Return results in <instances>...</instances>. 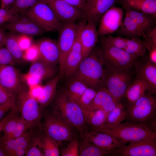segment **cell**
I'll return each mask as SVG.
<instances>
[{"label":"cell","instance_id":"6","mask_svg":"<svg viewBox=\"0 0 156 156\" xmlns=\"http://www.w3.org/2000/svg\"><path fill=\"white\" fill-rule=\"evenodd\" d=\"M125 109L126 121L147 125L156 118V97L147 92Z\"/></svg>","mask_w":156,"mask_h":156},{"label":"cell","instance_id":"18","mask_svg":"<svg viewBox=\"0 0 156 156\" xmlns=\"http://www.w3.org/2000/svg\"><path fill=\"white\" fill-rule=\"evenodd\" d=\"M36 44L39 60L53 66L58 64L60 54L57 41L49 38H44L39 40Z\"/></svg>","mask_w":156,"mask_h":156},{"label":"cell","instance_id":"7","mask_svg":"<svg viewBox=\"0 0 156 156\" xmlns=\"http://www.w3.org/2000/svg\"><path fill=\"white\" fill-rule=\"evenodd\" d=\"M42 122L43 132L58 143L69 141L73 138L72 127L66 121L51 110L44 109Z\"/></svg>","mask_w":156,"mask_h":156},{"label":"cell","instance_id":"48","mask_svg":"<svg viewBox=\"0 0 156 156\" xmlns=\"http://www.w3.org/2000/svg\"><path fill=\"white\" fill-rule=\"evenodd\" d=\"M11 8L16 14L25 13L27 10L25 0H15Z\"/></svg>","mask_w":156,"mask_h":156},{"label":"cell","instance_id":"9","mask_svg":"<svg viewBox=\"0 0 156 156\" xmlns=\"http://www.w3.org/2000/svg\"><path fill=\"white\" fill-rule=\"evenodd\" d=\"M79 29L78 23L69 22L63 23L58 31L57 42L60 54L59 75L60 78L64 75L66 60L76 39Z\"/></svg>","mask_w":156,"mask_h":156},{"label":"cell","instance_id":"31","mask_svg":"<svg viewBox=\"0 0 156 156\" xmlns=\"http://www.w3.org/2000/svg\"><path fill=\"white\" fill-rule=\"evenodd\" d=\"M17 35L10 31L5 34V46L16 62H22L24 60L23 51L18 43Z\"/></svg>","mask_w":156,"mask_h":156},{"label":"cell","instance_id":"23","mask_svg":"<svg viewBox=\"0 0 156 156\" xmlns=\"http://www.w3.org/2000/svg\"><path fill=\"white\" fill-rule=\"evenodd\" d=\"M135 63L138 77L144 80L148 84L149 90L148 93L155 95L156 93V65L148 60L139 64Z\"/></svg>","mask_w":156,"mask_h":156},{"label":"cell","instance_id":"28","mask_svg":"<svg viewBox=\"0 0 156 156\" xmlns=\"http://www.w3.org/2000/svg\"><path fill=\"white\" fill-rule=\"evenodd\" d=\"M125 9L146 13L154 17L156 14V0H122Z\"/></svg>","mask_w":156,"mask_h":156},{"label":"cell","instance_id":"19","mask_svg":"<svg viewBox=\"0 0 156 156\" xmlns=\"http://www.w3.org/2000/svg\"><path fill=\"white\" fill-rule=\"evenodd\" d=\"M83 17L87 21L96 24L103 14L115 3L116 0H86Z\"/></svg>","mask_w":156,"mask_h":156},{"label":"cell","instance_id":"13","mask_svg":"<svg viewBox=\"0 0 156 156\" xmlns=\"http://www.w3.org/2000/svg\"><path fill=\"white\" fill-rule=\"evenodd\" d=\"M62 24L75 23L83 17V12L63 0H44Z\"/></svg>","mask_w":156,"mask_h":156},{"label":"cell","instance_id":"24","mask_svg":"<svg viewBox=\"0 0 156 156\" xmlns=\"http://www.w3.org/2000/svg\"><path fill=\"white\" fill-rule=\"evenodd\" d=\"M120 102L115 98L105 88L103 87L97 91L91 107L100 108L107 114Z\"/></svg>","mask_w":156,"mask_h":156},{"label":"cell","instance_id":"42","mask_svg":"<svg viewBox=\"0 0 156 156\" xmlns=\"http://www.w3.org/2000/svg\"><path fill=\"white\" fill-rule=\"evenodd\" d=\"M18 15L11 8H0V27L10 22Z\"/></svg>","mask_w":156,"mask_h":156},{"label":"cell","instance_id":"49","mask_svg":"<svg viewBox=\"0 0 156 156\" xmlns=\"http://www.w3.org/2000/svg\"><path fill=\"white\" fill-rule=\"evenodd\" d=\"M23 78L29 87L39 84L42 80L39 78L30 75L27 73L23 75Z\"/></svg>","mask_w":156,"mask_h":156},{"label":"cell","instance_id":"16","mask_svg":"<svg viewBox=\"0 0 156 156\" xmlns=\"http://www.w3.org/2000/svg\"><path fill=\"white\" fill-rule=\"evenodd\" d=\"M97 147L112 151L122 145L116 138L107 134L88 129L81 137Z\"/></svg>","mask_w":156,"mask_h":156},{"label":"cell","instance_id":"27","mask_svg":"<svg viewBox=\"0 0 156 156\" xmlns=\"http://www.w3.org/2000/svg\"><path fill=\"white\" fill-rule=\"evenodd\" d=\"M56 71V66L49 65L38 59L32 62L27 73L42 80L53 77Z\"/></svg>","mask_w":156,"mask_h":156},{"label":"cell","instance_id":"15","mask_svg":"<svg viewBox=\"0 0 156 156\" xmlns=\"http://www.w3.org/2000/svg\"><path fill=\"white\" fill-rule=\"evenodd\" d=\"M79 38L82 47L83 58L92 51L98 40L96 24L84 20L78 23Z\"/></svg>","mask_w":156,"mask_h":156},{"label":"cell","instance_id":"43","mask_svg":"<svg viewBox=\"0 0 156 156\" xmlns=\"http://www.w3.org/2000/svg\"><path fill=\"white\" fill-rule=\"evenodd\" d=\"M25 156H44L40 146V141L38 139L35 138L32 139Z\"/></svg>","mask_w":156,"mask_h":156},{"label":"cell","instance_id":"40","mask_svg":"<svg viewBox=\"0 0 156 156\" xmlns=\"http://www.w3.org/2000/svg\"><path fill=\"white\" fill-rule=\"evenodd\" d=\"M67 146L61 153L62 156H79V142L73 138Z\"/></svg>","mask_w":156,"mask_h":156},{"label":"cell","instance_id":"38","mask_svg":"<svg viewBox=\"0 0 156 156\" xmlns=\"http://www.w3.org/2000/svg\"><path fill=\"white\" fill-rule=\"evenodd\" d=\"M97 91L94 89L88 87L81 96L78 104L82 109L90 107Z\"/></svg>","mask_w":156,"mask_h":156},{"label":"cell","instance_id":"2","mask_svg":"<svg viewBox=\"0 0 156 156\" xmlns=\"http://www.w3.org/2000/svg\"><path fill=\"white\" fill-rule=\"evenodd\" d=\"M53 100L54 103L51 110L76 128L81 137L88 129V126L82 109L78 103L68 95L64 89L57 92Z\"/></svg>","mask_w":156,"mask_h":156},{"label":"cell","instance_id":"52","mask_svg":"<svg viewBox=\"0 0 156 156\" xmlns=\"http://www.w3.org/2000/svg\"><path fill=\"white\" fill-rule=\"evenodd\" d=\"M148 60L153 64L156 65V46L150 48Z\"/></svg>","mask_w":156,"mask_h":156},{"label":"cell","instance_id":"41","mask_svg":"<svg viewBox=\"0 0 156 156\" xmlns=\"http://www.w3.org/2000/svg\"><path fill=\"white\" fill-rule=\"evenodd\" d=\"M102 42L123 50L126 47V38L120 36H111L106 37L102 39Z\"/></svg>","mask_w":156,"mask_h":156},{"label":"cell","instance_id":"4","mask_svg":"<svg viewBox=\"0 0 156 156\" xmlns=\"http://www.w3.org/2000/svg\"><path fill=\"white\" fill-rule=\"evenodd\" d=\"M16 108L30 129L42 127L44 109L26 86L22 84L16 96Z\"/></svg>","mask_w":156,"mask_h":156},{"label":"cell","instance_id":"11","mask_svg":"<svg viewBox=\"0 0 156 156\" xmlns=\"http://www.w3.org/2000/svg\"><path fill=\"white\" fill-rule=\"evenodd\" d=\"M112 156H156V140L146 139L123 145L111 152Z\"/></svg>","mask_w":156,"mask_h":156},{"label":"cell","instance_id":"54","mask_svg":"<svg viewBox=\"0 0 156 156\" xmlns=\"http://www.w3.org/2000/svg\"><path fill=\"white\" fill-rule=\"evenodd\" d=\"M16 109V108H14L11 109L10 111L9 114L0 121V133L2 131V129L4 125L12 116Z\"/></svg>","mask_w":156,"mask_h":156},{"label":"cell","instance_id":"58","mask_svg":"<svg viewBox=\"0 0 156 156\" xmlns=\"http://www.w3.org/2000/svg\"><path fill=\"white\" fill-rule=\"evenodd\" d=\"M0 156H6L0 142Z\"/></svg>","mask_w":156,"mask_h":156},{"label":"cell","instance_id":"57","mask_svg":"<svg viewBox=\"0 0 156 156\" xmlns=\"http://www.w3.org/2000/svg\"><path fill=\"white\" fill-rule=\"evenodd\" d=\"M38 0H25L26 6L27 10L33 5Z\"/></svg>","mask_w":156,"mask_h":156},{"label":"cell","instance_id":"34","mask_svg":"<svg viewBox=\"0 0 156 156\" xmlns=\"http://www.w3.org/2000/svg\"><path fill=\"white\" fill-rule=\"evenodd\" d=\"M111 152L102 149L84 139L79 143V156H110Z\"/></svg>","mask_w":156,"mask_h":156},{"label":"cell","instance_id":"32","mask_svg":"<svg viewBox=\"0 0 156 156\" xmlns=\"http://www.w3.org/2000/svg\"><path fill=\"white\" fill-rule=\"evenodd\" d=\"M126 117L125 108L120 102L114 109L107 114L104 127L116 126L125 120Z\"/></svg>","mask_w":156,"mask_h":156},{"label":"cell","instance_id":"22","mask_svg":"<svg viewBox=\"0 0 156 156\" xmlns=\"http://www.w3.org/2000/svg\"><path fill=\"white\" fill-rule=\"evenodd\" d=\"M34 129L31 128L23 135L15 138H7L0 137V142L6 156L9 152L12 151L22 149L28 150Z\"/></svg>","mask_w":156,"mask_h":156},{"label":"cell","instance_id":"46","mask_svg":"<svg viewBox=\"0 0 156 156\" xmlns=\"http://www.w3.org/2000/svg\"><path fill=\"white\" fill-rule=\"evenodd\" d=\"M16 96L0 85V104L12 102L16 103Z\"/></svg>","mask_w":156,"mask_h":156},{"label":"cell","instance_id":"50","mask_svg":"<svg viewBox=\"0 0 156 156\" xmlns=\"http://www.w3.org/2000/svg\"><path fill=\"white\" fill-rule=\"evenodd\" d=\"M16 107V104L10 102L0 104V119L3 117L5 113L12 109Z\"/></svg>","mask_w":156,"mask_h":156},{"label":"cell","instance_id":"33","mask_svg":"<svg viewBox=\"0 0 156 156\" xmlns=\"http://www.w3.org/2000/svg\"><path fill=\"white\" fill-rule=\"evenodd\" d=\"M40 146L44 156L60 155L59 143L43 131L40 136Z\"/></svg>","mask_w":156,"mask_h":156},{"label":"cell","instance_id":"12","mask_svg":"<svg viewBox=\"0 0 156 156\" xmlns=\"http://www.w3.org/2000/svg\"><path fill=\"white\" fill-rule=\"evenodd\" d=\"M0 27L14 33L30 37L41 35L46 31L34 21L25 15L18 14L11 21Z\"/></svg>","mask_w":156,"mask_h":156},{"label":"cell","instance_id":"17","mask_svg":"<svg viewBox=\"0 0 156 156\" xmlns=\"http://www.w3.org/2000/svg\"><path fill=\"white\" fill-rule=\"evenodd\" d=\"M22 84L20 74L13 66L0 65V85L16 96Z\"/></svg>","mask_w":156,"mask_h":156},{"label":"cell","instance_id":"30","mask_svg":"<svg viewBox=\"0 0 156 156\" xmlns=\"http://www.w3.org/2000/svg\"><path fill=\"white\" fill-rule=\"evenodd\" d=\"M119 28L120 31L122 34L131 38L142 37L145 40L147 38V35L126 13L122 25Z\"/></svg>","mask_w":156,"mask_h":156},{"label":"cell","instance_id":"29","mask_svg":"<svg viewBox=\"0 0 156 156\" xmlns=\"http://www.w3.org/2000/svg\"><path fill=\"white\" fill-rule=\"evenodd\" d=\"M138 27L147 35L153 28L154 17L149 14L129 9H125Z\"/></svg>","mask_w":156,"mask_h":156},{"label":"cell","instance_id":"55","mask_svg":"<svg viewBox=\"0 0 156 156\" xmlns=\"http://www.w3.org/2000/svg\"><path fill=\"white\" fill-rule=\"evenodd\" d=\"M5 30L0 27V47L5 46Z\"/></svg>","mask_w":156,"mask_h":156},{"label":"cell","instance_id":"51","mask_svg":"<svg viewBox=\"0 0 156 156\" xmlns=\"http://www.w3.org/2000/svg\"><path fill=\"white\" fill-rule=\"evenodd\" d=\"M70 4L79 8L83 12L86 7V0H63Z\"/></svg>","mask_w":156,"mask_h":156},{"label":"cell","instance_id":"25","mask_svg":"<svg viewBox=\"0 0 156 156\" xmlns=\"http://www.w3.org/2000/svg\"><path fill=\"white\" fill-rule=\"evenodd\" d=\"M60 77L58 74L49 81L43 86L36 99L43 109L47 107L52 102L57 93V88Z\"/></svg>","mask_w":156,"mask_h":156},{"label":"cell","instance_id":"10","mask_svg":"<svg viewBox=\"0 0 156 156\" xmlns=\"http://www.w3.org/2000/svg\"><path fill=\"white\" fill-rule=\"evenodd\" d=\"M132 80V75L129 70L107 71L103 87L115 98L120 102Z\"/></svg>","mask_w":156,"mask_h":156},{"label":"cell","instance_id":"20","mask_svg":"<svg viewBox=\"0 0 156 156\" xmlns=\"http://www.w3.org/2000/svg\"><path fill=\"white\" fill-rule=\"evenodd\" d=\"M149 86L147 83L138 77L128 87L120 102L125 108L129 106L146 93H148Z\"/></svg>","mask_w":156,"mask_h":156},{"label":"cell","instance_id":"44","mask_svg":"<svg viewBox=\"0 0 156 156\" xmlns=\"http://www.w3.org/2000/svg\"><path fill=\"white\" fill-rule=\"evenodd\" d=\"M25 60L33 62L39 58V53L36 44H33L28 49L23 52Z\"/></svg>","mask_w":156,"mask_h":156},{"label":"cell","instance_id":"14","mask_svg":"<svg viewBox=\"0 0 156 156\" xmlns=\"http://www.w3.org/2000/svg\"><path fill=\"white\" fill-rule=\"evenodd\" d=\"M123 11L120 8L112 6L102 15L97 32L98 36L112 34L119 29L123 21Z\"/></svg>","mask_w":156,"mask_h":156},{"label":"cell","instance_id":"36","mask_svg":"<svg viewBox=\"0 0 156 156\" xmlns=\"http://www.w3.org/2000/svg\"><path fill=\"white\" fill-rule=\"evenodd\" d=\"M146 49L143 41L139 38H126V47L123 50L127 53L139 57L144 55Z\"/></svg>","mask_w":156,"mask_h":156},{"label":"cell","instance_id":"47","mask_svg":"<svg viewBox=\"0 0 156 156\" xmlns=\"http://www.w3.org/2000/svg\"><path fill=\"white\" fill-rule=\"evenodd\" d=\"M18 44L21 49L24 52L32 44V37L24 35L17 36Z\"/></svg>","mask_w":156,"mask_h":156},{"label":"cell","instance_id":"35","mask_svg":"<svg viewBox=\"0 0 156 156\" xmlns=\"http://www.w3.org/2000/svg\"><path fill=\"white\" fill-rule=\"evenodd\" d=\"M71 78L64 89L68 95L78 103L81 96L88 87L80 80L74 78Z\"/></svg>","mask_w":156,"mask_h":156},{"label":"cell","instance_id":"26","mask_svg":"<svg viewBox=\"0 0 156 156\" xmlns=\"http://www.w3.org/2000/svg\"><path fill=\"white\" fill-rule=\"evenodd\" d=\"M86 123L89 129L101 128L104 127L107 113L99 108L91 107L82 109Z\"/></svg>","mask_w":156,"mask_h":156},{"label":"cell","instance_id":"21","mask_svg":"<svg viewBox=\"0 0 156 156\" xmlns=\"http://www.w3.org/2000/svg\"><path fill=\"white\" fill-rule=\"evenodd\" d=\"M83 59L82 47L79 38V29L76 39L66 60L64 76L71 77Z\"/></svg>","mask_w":156,"mask_h":156},{"label":"cell","instance_id":"3","mask_svg":"<svg viewBox=\"0 0 156 156\" xmlns=\"http://www.w3.org/2000/svg\"><path fill=\"white\" fill-rule=\"evenodd\" d=\"M90 129L111 135L118 140L122 145L144 140H156V132L153 131L145 123L126 121L114 127H103Z\"/></svg>","mask_w":156,"mask_h":156},{"label":"cell","instance_id":"53","mask_svg":"<svg viewBox=\"0 0 156 156\" xmlns=\"http://www.w3.org/2000/svg\"><path fill=\"white\" fill-rule=\"evenodd\" d=\"M27 150L25 149L16 150L9 152L7 156H25Z\"/></svg>","mask_w":156,"mask_h":156},{"label":"cell","instance_id":"39","mask_svg":"<svg viewBox=\"0 0 156 156\" xmlns=\"http://www.w3.org/2000/svg\"><path fill=\"white\" fill-rule=\"evenodd\" d=\"M30 129L26 121L20 116L12 134L7 138H15L23 135Z\"/></svg>","mask_w":156,"mask_h":156},{"label":"cell","instance_id":"5","mask_svg":"<svg viewBox=\"0 0 156 156\" xmlns=\"http://www.w3.org/2000/svg\"><path fill=\"white\" fill-rule=\"evenodd\" d=\"M100 49L104 67L108 72L129 70L138 57L102 42Z\"/></svg>","mask_w":156,"mask_h":156},{"label":"cell","instance_id":"1","mask_svg":"<svg viewBox=\"0 0 156 156\" xmlns=\"http://www.w3.org/2000/svg\"><path fill=\"white\" fill-rule=\"evenodd\" d=\"M107 72L104 67L100 49H94L83 59L71 77L97 91L104 87Z\"/></svg>","mask_w":156,"mask_h":156},{"label":"cell","instance_id":"8","mask_svg":"<svg viewBox=\"0 0 156 156\" xmlns=\"http://www.w3.org/2000/svg\"><path fill=\"white\" fill-rule=\"evenodd\" d=\"M25 13L46 31H58L63 24L44 0H38Z\"/></svg>","mask_w":156,"mask_h":156},{"label":"cell","instance_id":"37","mask_svg":"<svg viewBox=\"0 0 156 156\" xmlns=\"http://www.w3.org/2000/svg\"><path fill=\"white\" fill-rule=\"evenodd\" d=\"M20 117V114L16 109L12 116L4 125L2 129L3 137L8 138L12 133Z\"/></svg>","mask_w":156,"mask_h":156},{"label":"cell","instance_id":"56","mask_svg":"<svg viewBox=\"0 0 156 156\" xmlns=\"http://www.w3.org/2000/svg\"><path fill=\"white\" fill-rule=\"evenodd\" d=\"M15 0H0L1 8H6L10 5H12Z\"/></svg>","mask_w":156,"mask_h":156},{"label":"cell","instance_id":"45","mask_svg":"<svg viewBox=\"0 0 156 156\" xmlns=\"http://www.w3.org/2000/svg\"><path fill=\"white\" fill-rule=\"evenodd\" d=\"M16 62L5 47H0V65L7 64L14 66Z\"/></svg>","mask_w":156,"mask_h":156}]
</instances>
